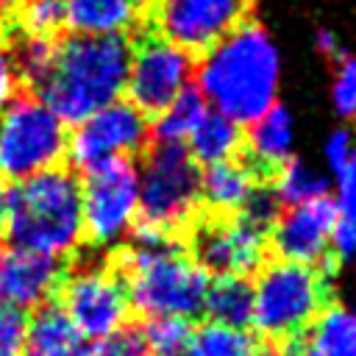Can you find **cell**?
<instances>
[{
  "instance_id": "obj_1",
  "label": "cell",
  "mask_w": 356,
  "mask_h": 356,
  "mask_svg": "<svg viewBox=\"0 0 356 356\" xmlns=\"http://www.w3.org/2000/svg\"><path fill=\"white\" fill-rule=\"evenodd\" d=\"M281 56L264 25L245 19L195 64L192 86L203 95L209 108L248 128L278 103Z\"/></svg>"
},
{
  "instance_id": "obj_2",
  "label": "cell",
  "mask_w": 356,
  "mask_h": 356,
  "mask_svg": "<svg viewBox=\"0 0 356 356\" xmlns=\"http://www.w3.org/2000/svg\"><path fill=\"white\" fill-rule=\"evenodd\" d=\"M128 61V33H67L64 39H56L53 67L36 95L64 125H78L125 95Z\"/></svg>"
},
{
  "instance_id": "obj_3",
  "label": "cell",
  "mask_w": 356,
  "mask_h": 356,
  "mask_svg": "<svg viewBox=\"0 0 356 356\" xmlns=\"http://www.w3.org/2000/svg\"><path fill=\"white\" fill-rule=\"evenodd\" d=\"M8 245L42 253L50 259H70L83 248L81 178L72 167H50L6 189Z\"/></svg>"
},
{
  "instance_id": "obj_4",
  "label": "cell",
  "mask_w": 356,
  "mask_h": 356,
  "mask_svg": "<svg viewBox=\"0 0 356 356\" xmlns=\"http://www.w3.org/2000/svg\"><path fill=\"white\" fill-rule=\"evenodd\" d=\"M114 267L125 281L131 312L145 320L203 314L211 275L175 242H131L117 250Z\"/></svg>"
},
{
  "instance_id": "obj_5",
  "label": "cell",
  "mask_w": 356,
  "mask_h": 356,
  "mask_svg": "<svg viewBox=\"0 0 356 356\" xmlns=\"http://www.w3.org/2000/svg\"><path fill=\"white\" fill-rule=\"evenodd\" d=\"M139 170V217L131 242H175L200 214V167L184 145L150 142Z\"/></svg>"
},
{
  "instance_id": "obj_6",
  "label": "cell",
  "mask_w": 356,
  "mask_h": 356,
  "mask_svg": "<svg viewBox=\"0 0 356 356\" xmlns=\"http://www.w3.org/2000/svg\"><path fill=\"white\" fill-rule=\"evenodd\" d=\"M328 273L298 261H264L253 281L250 325L270 342H295L328 306Z\"/></svg>"
},
{
  "instance_id": "obj_7",
  "label": "cell",
  "mask_w": 356,
  "mask_h": 356,
  "mask_svg": "<svg viewBox=\"0 0 356 356\" xmlns=\"http://www.w3.org/2000/svg\"><path fill=\"white\" fill-rule=\"evenodd\" d=\"M67 139V125L39 95H14L0 108V181L17 184L58 167Z\"/></svg>"
},
{
  "instance_id": "obj_8",
  "label": "cell",
  "mask_w": 356,
  "mask_h": 356,
  "mask_svg": "<svg viewBox=\"0 0 356 356\" xmlns=\"http://www.w3.org/2000/svg\"><path fill=\"white\" fill-rule=\"evenodd\" d=\"M83 242L95 250L120 248L139 217V170L134 159H114L83 172Z\"/></svg>"
},
{
  "instance_id": "obj_9",
  "label": "cell",
  "mask_w": 356,
  "mask_h": 356,
  "mask_svg": "<svg viewBox=\"0 0 356 356\" xmlns=\"http://www.w3.org/2000/svg\"><path fill=\"white\" fill-rule=\"evenodd\" d=\"M56 292L58 306L89 342L120 331L131 320L128 289L111 261H81L64 270Z\"/></svg>"
},
{
  "instance_id": "obj_10",
  "label": "cell",
  "mask_w": 356,
  "mask_h": 356,
  "mask_svg": "<svg viewBox=\"0 0 356 356\" xmlns=\"http://www.w3.org/2000/svg\"><path fill=\"white\" fill-rule=\"evenodd\" d=\"M197 56L161 33H145L131 42L125 97L145 117H156L195 81Z\"/></svg>"
},
{
  "instance_id": "obj_11",
  "label": "cell",
  "mask_w": 356,
  "mask_h": 356,
  "mask_svg": "<svg viewBox=\"0 0 356 356\" xmlns=\"http://www.w3.org/2000/svg\"><path fill=\"white\" fill-rule=\"evenodd\" d=\"M150 142V117L128 100H114L86 120H81L67 139V159L72 170H92L114 159H134Z\"/></svg>"
},
{
  "instance_id": "obj_12",
  "label": "cell",
  "mask_w": 356,
  "mask_h": 356,
  "mask_svg": "<svg viewBox=\"0 0 356 356\" xmlns=\"http://www.w3.org/2000/svg\"><path fill=\"white\" fill-rule=\"evenodd\" d=\"M270 231L242 214L192 225V259L209 275H256L267 261Z\"/></svg>"
},
{
  "instance_id": "obj_13",
  "label": "cell",
  "mask_w": 356,
  "mask_h": 356,
  "mask_svg": "<svg viewBox=\"0 0 356 356\" xmlns=\"http://www.w3.org/2000/svg\"><path fill=\"white\" fill-rule=\"evenodd\" d=\"M253 0H159L153 6L156 33L200 56L228 31L248 19Z\"/></svg>"
},
{
  "instance_id": "obj_14",
  "label": "cell",
  "mask_w": 356,
  "mask_h": 356,
  "mask_svg": "<svg viewBox=\"0 0 356 356\" xmlns=\"http://www.w3.org/2000/svg\"><path fill=\"white\" fill-rule=\"evenodd\" d=\"M337 222L334 197L323 195L298 206H284L270 228V250L275 259L298 264H337L331 256V234Z\"/></svg>"
},
{
  "instance_id": "obj_15",
  "label": "cell",
  "mask_w": 356,
  "mask_h": 356,
  "mask_svg": "<svg viewBox=\"0 0 356 356\" xmlns=\"http://www.w3.org/2000/svg\"><path fill=\"white\" fill-rule=\"evenodd\" d=\"M64 267L58 259L14 245L0 248V303L11 309H39L58 289Z\"/></svg>"
},
{
  "instance_id": "obj_16",
  "label": "cell",
  "mask_w": 356,
  "mask_h": 356,
  "mask_svg": "<svg viewBox=\"0 0 356 356\" xmlns=\"http://www.w3.org/2000/svg\"><path fill=\"white\" fill-rule=\"evenodd\" d=\"M19 356H92V342L56 303H42L25 320Z\"/></svg>"
},
{
  "instance_id": "obj_17",
  "label": "cell",
  "mask_w": 356,
  "mask_h": 356,
  "mask_svg": "<svg viewBox=\"0 0 356 356\" xmlns=\"http://www.w3.org/2000/svg\"><path fill=\"white\" fill-rule=\"evenodd\" d=\"M295 122L284 106H273L256 122L248 125L242 150H248V164L259 175H273L286 159H292Z\"/></svg>"
},
{
  "instance_id": "obj_18",
  "label": "cell",
  "mask_w": 356,
  "mask_h": 356,
  "mask_svg": "<svg viewBox=\"0 0 356 356\" xmlns=\"http://www.w3.org/2000/svg\"><path fill=\"white\" fill-rule=\"evenodd\" d=\"M256 184L259 172L239 156L220 164H209L200 170V203L217 217L239 214Z\"/></svg>"
},
{
  "instance_id": "obj_19",
  "label": "cell",
  "mask_w": 356,
  "mask_h": 356,
  "mask_svg": "<svg viewBox=\"0 0 356 356\" xmlns=\"http://www.w3.org/2000/svg\"><path fill=\"white\" fill-rule=\"evenodd\" d=\"M295 342L298 356H356V317L328 303Z\"/></svg>"
},
{
  "instance_id": "obj_20",
  "label": "cell",
  "mask_w": 356,
  "mask_h": 356,
  "mask_svg": "<svg viewBox=\"0 0 356 356\" xmlns=\"http://www.w3.org/2000/svg\"><path fill=\"white\" fill-rule=\"evenodd\" d=\"M64 28L72 33H128L139 19L134 0H61Z\"/></svg>"
},
{
  "instance_id": "obj_21",
  "label": "cell",
  "mask_w": 356,
  "mask_h": 356,
  "mask_svg": "<svg viewBox=\"0 0 356 356\" xmlns=\"http://www.w3.org/2000/svg\"><path fill=\"white\" fill-rule=\"evenodd\" d=\"M242 142H245V128L228 120L225 114L209 108L184 147L197 161V167H209V164L236 159L242 153Z\"/></svg>"
},
{
  "instance_id": "obj_22",
  "label": "cell",
  "mask_w": 356,
  "mask_h": 356,
  "mask_svg": "<svg viewBox=\"0 0 356 356\" xmlns=\"http://www.w3.org/2000/svg\"><path fill=\"white\" fill-rule=\"evenodd\" d=\"M203 314L211 323L248 328L253 317V281L245 275H211Z\"/></svg>"
},
{
  "instance_id": "obj_23",
  "label": "cell",
  "mask_w": 356,
  "mask_h": 356,
  "mask_svg": "<svg viewBox=\"0 0 356 356\" xmlns=\"http://www.w3.org/2000/svg\"><path fill=\"white\" fill-rule=\"evenodd\" d=\"M206 111H209V103L195 86H189L150 120V139L167 142V145H186V139L200 125Z\"/></svg>"
},
{
  "instance_id": "obj_24",
  "label": "cell",
  "mask_w": 356,
  "mask_h": 356,
  "mask_svg": "<svg viewBox=\"0 0 356 356\" xmlns=\"http://www.w3.org/2000/svg\"><path fill=\"white\" fill-rule=\"evenodd\" d=\"M334 175H337V200H334L337 222L331 234V256L342 261L356 253V153Z\"/></svg>"
},
{
  "instance_id": "obj_25",
  "label": "cell",
  "mask_w": 356,
  "mask_h": 356,
  "mask_svg": "<svg viewBox=\"0 0 356 356\" xmlns=\"http://www.w3.org/2000/svg\"><path fill=\"white\" fill-rule=\"evenodd\" d=\"M256 348V337L248 328L206 320L200 328H192L184 356H253Z\"/></svg>"
},
{
  "instance_id": "obj_26",
  "label": "cell",
  "mask_w": 356,
  "mask_h": 356,
  "mask_svg": "<svg viewBox=\"0 0 356 356\" xmlns=\"http://www.w3.org/2000/svg\"><path fill=\"white\" fill-rule=\"evenodd\" d=\"M270 186H273L275 197L281 200V206H298V203H306V200L328 195V178L323 172H317L314 167L303 164L295 156L286 159L273 172Z\"/></svg>"
},
{
  "instance_id": "obj_27",
  "label": "cell",
  "mask_w": 356,
  "mask_h": 356,
  "mask_svg": "<svg viewBox=\"0 0 356 356\" xmlns=\"http://www.w3.org/2000/svg\"><path fill=\"white\" fill-rule=\"evenodd\" d=\"M142 337L147 342L150 356H184L189 337H192V320L147 317L142 325Z\"/></svg>"
},
{
  "instance_id": "obj_28",
  "label": "cell",
  "mask_w": 356,
  "mask_h": 356,
  "mask_svg": "<svg viewBox=\"0 0 356 356\" xmlns=\"http://www.w3.org/2000/svg\"><path fill=\"white\" fill-rule=\"evenodd\" d=\"M8 22L17 25L19 31L56 39L58 31L64 28V3L61 0H22Z\"/></svg>"
},
{
  "instance_id": "obj_29",
  "label": "cell",
  "mask_w": 356,
  "mask_h": 356,
  "mask_svg": "<svg viewBox=\"0 0 356 356\" xmlns=\"http://www.w3.org/2000/svg\"><path fill=\"white\" fill-rule=\"evenodd\" d=\"M331 100H334V108H337L339 117L356 120V58L353 56H339L337 58Z\"/></svg>"
},
{
  "instance_id": "obj_30",
  "label": "cell",
  "mask_w": 356,
  "mask_h": 356,
  "mask_svg": "<svg viewBox=\"0 0 356 356\" xmlns=\"http://www.w3.org/2000/svg\"><path fill=\"white\" fill-rule=\"evenodd\" d=\"M92 356H150V350L142 328L122 325L120 331L97 339V345H92Z\"/></svg>"
},
{
  "instance_id": "obj_31",
  "label": "cell",
  "mask_w": 356,
  "mask_h": 356,
  "mask_svg": "<svg viewBox=\"0 0 356 356\" xmlns=\"http://www.w3.org/2000/svg\"><path fill=\"white\" fill-rule=\"evenodd\" d=\"M22 334H25L22 312L0 303V356H19Z\"/></svg>"
},
{
  "instance_id": "obj_32",
  "label": "cell",
  "mask_w": 356,
  "mask_h": 356,
  "mask_svg": "<svg viewBox=\"0 0 356 356\" xmlns=\"http://www.w3.org/2000/svg\"><path fill=\"white\" fill-rule=\"evenodd\" d=\"M353 153H356V134L350 128H337L325 142V164L331 167V172L342 170Z\"/></svg>"
},
{
  "instance_id": "obj_33",
  "label": "cell",
  "mask_w": 356,
  "mask_h": 356,
  "mask_svg": "<svg viewBox=\"0 0 356 356\" xmlns=\"http://www.w3.org/2000/svg\"><path fill=\"white\" fill-rule=\"evenodd\" d=\"M19 86H22V83H19L14 58H11L8 39H6V33L0 31V108H3L14 95H19Z\"/></svg>"
},
{
  "instance_id": "obj_34",
  "label": "cell",
  "mask_w": 356,
  "mask_h": 356,
  "mask_svg": "<svg viewBox=\"0 0 356 356\" xmlns=\"http://www.w3.org/2000/svg\"><path fill=\"white\" fill-rule=\"evenodd\" d=\"M314 47H317L323 56H328V58H339V56H345V53H342V47H339L337 33H334V31H328V28L317 31V36H314Z\"/></svg>"
},
{
  "instance_id": "obj_35",
  "label": "cell",
  "mask_w": 356,
  "mask_h": 356,
  "mask_svg": "<svg viewBox=\"0 0 356 356\" xmlns=\"http://www.w3.org/2000/svg\"><path fill=\"white\" fill-rule=\"evenodd\" d=\"M253 356H289V348L284 342H267L253 350Z\"/></svg>"
},
{
  "instance_id": "obj_36",
  "label": "cell",
  "mask_w": 356,
  "mask_h": 356,
  "mask_svg": "<svg viewBox=\"0 0 356 356\" xmlns=\"http://www.w3.org/2000/svg\"><path fill=\"white\" fill-rule=\"evenodd\" d=\"M19 3L22 0H0V28L14 17V11L19 8Z\"/></svg>"
},
{
  "instance_id": "obj_37",
  "label": "cell",
  "mask_w": 356,
  "mask_h": 356,
  "mask_svg": "<svg viewBox=\"0 0 356 356\" xmlns=\"http://www.w3.org/2000/svg\"><path fill=\"white\" fill-rule=\"evenodd\" d=\"M3 222H6V189L0 186V234H3Z\"/></svg>"
},
{
  "instance_id": "obj_38",
  "label": "cell",
  "mask_w": 356,
  "mask_h": 356,
  "mask_svg": "<svg viewBox=\"0 0 356 356\" xmlns=\"http://www.w3.org/2000/svg\"><path fill=\"white\" fill-rule=\"evenodd\" d=\"M134 3L139 6V11H142V8H150V11H153V6H156L159 0H134Z\"/></svg>"
},
{
  "instance_id": "obj_39",
  "label": "cell",
  "mask_w": 356,
  "mask_h": 356,
  "mask_svg": "<svg viewBox=\"0 0 356 356\" xmlns=\"http://www.w3.org/2000/svg\"><path fill=\"white\" fill-rule=\"evenodd\" d=\"M353 317H356V312H353Z\"/></svg>"
}]
</instances>
